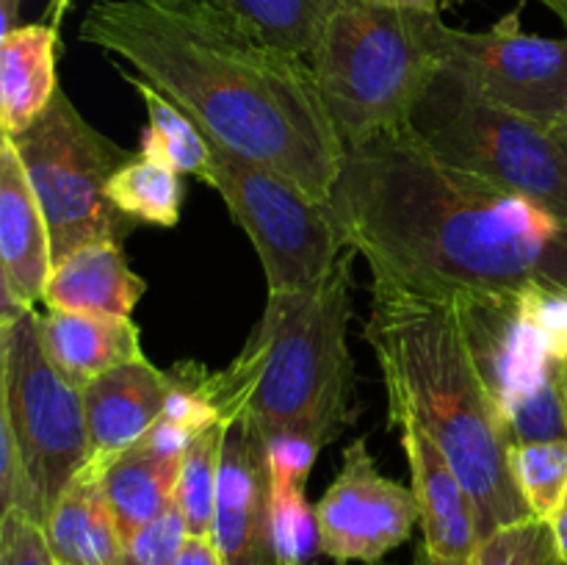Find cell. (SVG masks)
Returning <instances> with one entry per match:
<instances>
[{"mask_svg":"<svg viewBox=\"0 0 567 565\" xmlns=\"http://www.w3.org/2000/svg\"><path fill=\"white\" fill-rule=\"evenodd\" d=\"M327 210L371 277L463 302L567 286V222L437 158L413 131L349 144Z\"/></svg>","mask_w":567,"mask_h":565,"instance_id":"6da1fadb","label":"cell"},{"mask_svg":"<svg viewBox=\"0 0 567 565\" xmlns=\"http://www.w3.org/2000/svg\"><path fill=\"white\" fill-rule=\"evenodd\" d=\"M78 33L127 61L216 144L330 203L347 144L305 55L260 42L205 0H94Z\"/></svg>","mask_w":567,"mask_h":565,"instance_id":"7a4b0ae2","label":"cell"},{"mask_svg":"<svg viewBox=\"0 0 567 565\" xmlns=\"http://www.w3.org/2000/svg\"><path fill=\"white\" fill-rule=\"evenodd\" d=\"M363 338L385 386L388 427L419 424L437 443L474 499L482 541L535 518L509 469L507 430L476 366L460 299L371 277Z\"/></svg>","mask_w":567,"mask_h":565,"instance_id":"3957f363","label":"cell"},{"mask_svg":"<svg viewBox=\"0 0 567 565\" xmlns=\"http://www.w3.org/2000/svg\"><path fill=\"white\" fill-rule=\"evenodd\" d=\"M349 247L324 282L308 291L269 294L264 316L221 377L227 424L249 421L258 432L293 430L324 443L354 419V360Z\"/></svg>","mask_w":567,"mask_h":565,"instance_id":"277c9868","label":"cell"},{"mask_svg":"<svg viewBox=\"0 0 567 565\" xmlns=\"http://www.w3.org/2000/svg\"><path fill=\"white\" fill-rule=\"evenodd\" d=\"M424 11L343 0L308 55L341 142L408 131L441 64L426 44Z\"/></svg>","mask_w":567,"mask_h":565,"instance_id":"5b68a950","label":"cell"},{"mask_svg":"<svg viewBox=\"0 0 567 565\" xmlns=\"http://www.w3.org/2000/svg\"><path fill=\"white\" fill-rule=\"evenodd\" d=\"M410 131L446 164L524 194L567 222V138L554 127L493 105L437 70Z\"/></svg>","mask_w":567,"mask_h":565,"instance_id":"8992f818","label":"cell"},{"mask_svg":"<svg viewBox=\"0 0 567 565\" xmlns=\"http://www.w3.org/2000/svg\"><path fill=\"white\" fill-rule=\"evenodd\" d=\"M37 308L3 305L0 321V430L14 441L33 482L44 524L92 460L83 391L44 349Z\"/></svg>","mask_w":567,"mask_h":565,"instance_id":"52a82bcc","label":"cell"},{"mask_svg":"<svg viewBox=\"0 0 567 565\" xmlns=\"http://www.w3.org/2000/svg\"><path fill=\"white\" fill-rule=\"evenodd\" d=\"M11 142L48 219L53 266L92 242L122 244L138 225L109 199V181L133 153L89 125L64 89Z\"/></svg>","mask_w":567,"mask_h":565,"instance_id":"ba28073f","label":"cell"},{"mask_svg":"<svg viewBox=\"0 0 567 565\" xmlns=\"http://www.w3.org/2000/svg\"><path fill=\"white\" fill-rule=\"evenodd\" d=\"M205 183L221 194L233 222L252 242L269 294L316 288L347 255L349 247L327 205L310 199L288 177L230 153L214 138Z\"/></svg>","mask_w":567,"mask_h":565,"instance_id":"9c48e42d","label":"cell"},{"mask_svg":"<svg viewBox=\"0 0 567 565\" xmlns=\"http://www.w3.org/2000/svg\"><path fill=\"white\" fill-rule=\"evenodd\" d=\"M426 44L441 64L493 105L557 127L567 114V39L520 28L518 11L487 31H460L426 14Z\"/></svg>","mask_w":567,"mask_h":565,"instance_id":"30bf717a","label":"cell"},{"mask_svg":"<svg viewBox=\"0 0 567 565\" xmlns=\"http://www.w3.org/2000/svg\"><path fill=\"white\" fill-rule=\"evenodd\" d=\"M316 515L321 548L341 565L380 563L421 521L413 487L382 474L365 438L343 449L341 471L316 504Z\"/></svg>","mask_w":567,"mask_h":565,"instance_id":"8fae6325","label":"cell"},{"mask_svg":"<svg viewBox=\"0 0 567 565\" xmlns=\"http://www.w3.org/2000/svg\"><path fill=\"white\" fill-rule=\"evenodd\" d=\"M210 537L227 565H277L269 463L264 438L249 421L227 430Z\"/></svg>","mask_w":567,"mask_h":565,"instance_id":"7c38bea8","label":"cell"},{"mask_svg":"<svg viewBox=\"0 0 567 565\" xmlns=\"http://www.w3.org/2000/svg\"><path fill=\"white\" fill-rule=\"evenodd\" d=\"M399 432L421 510V546L446 565H474L482 543L474 499L446 454L419 424H404Z\"/></svg>","mask_w":567,"mask_h":565,"instance_id":"4fadbf2b","label":"cell"},{"mask_svg":"<svg viewBox=\"0 0 567 565\" xmlns=\"http://www.w3.org/2000/svg\"><path fill=\"white\" fill-rule=\"evenodd\" d=\"M53 271L48 219L33 194L14 142L0 144V282L3 305L33 308L42 302Z\"/></svg>","mask_w":567,"mask_h":565,"instance_id":"5bb4252c","label":"cell"},{"mask_svg":"<svg viewBox=\"0 0 567 565\" xmlns=\"http://www.w3.org/2000/svg\"><path fill=\"white\" fill-rule=\"evenodd\" d=\"M169 388V371H161L147 358L105 371L83 386V408L92 441L89 463L105 471L120 454L136 446L164 415Z\"/></svg>","mask_w":567,"mask_h":565,"instance_id":"9a60e30c","label":"cell"},{"mask_svg":"<svg viewBox=\"0 0 567 565\" xmlns=\"http://www.w3.org/2000/svg\"><path fill=\"white\" fill-rule=\"evenodd\" d=\"M144 291L147 282L127 266L120 242H92L53 266L42 302L48 310L131 319Z\"/></svg>","mask_w":567,"mask_h":565,"instance_id":"2e32d148","label":"cell"},{"mask_svg":"<svg viewBox=\"0 0 567 565\" xmlns=\"http://www.w3.org/2000/svg\"><path fill=\"white\" fill-rule=\"evenodd\" d=\"M39 330L48 358L75 388L89 386L105 371L144 360L133 319L48 310L39 321Z\"/></svg>","mask_w":567,"mask_h":565,"instance_id":"e0dca14e","label":"cell"},{"mask_svg":"<svg viewBox=\"0 0 567 565\" xmlns=\"http://www.w3.org/2000/svg\"><path fill=\"white\" fill-rule=\"evenodd\" d=\"M59 28L50 22L17 25L0 39V127L20 136L48 111L59 92L55 81Z\"/></svg>","mask_w":567,"mask_h":565,"instance_id":"ac0fdd59","label":"cell"},{"mask_svg":"<svg viewBox=\"0 0 567 565\" xmlns=\"http://www.w3.org/2000/svg\"><path fill=\"white\" fill-rule=\"evenodd\" d=\"M59 565H122V543L103 491V469L89 463L44 524Z\"/></svg>","mask_w":567,"mask_h":565,"instance_id":"d6986e66","label":"cell"},{"mask_svg":"<svg viewBox=\"0 0 567 565\" xmlns=\"http://www.w3.org/2000/svg\"><path fill=\"white\" fill-rule=\"evenodd\" d=\"M181 463L183 458H161L136 443L103 471L105 502L125 546L175 504Z\"/></svg>","mask_w":567,"mask_h":565,"instance_id":"ffe728a7","label":"cell"},{"mask_svg":"<svg viewBox=\"0 0 567 565\" xmlns=\"http://www.w3.org/2000/svg\"><path fill=\"white\" fill-rule=\"evenodd\" d=\"M260 42L308 59L321 31L343 0H205Z\"/></svg>","mask_w":567,"mask_h":565,"instance_id":"44dd1931","label":"cell"},{"mask_svg":"<svg viewBox=\"0 0 567 565\" xmlns=\"http://www.w3.org/2000/svg\"><path fill=\"white\" fill-rule=\"evenodd\" d=\"M120 75L142 94L144 109H147V127L142 133V153L164 161V164H169L181 175H194L199 181H205V175L210 170V138L205 136L203 127L181 105H175L164 92H158L150 81L131 75L125 70H120Z\"/></svg>","mask_w":567,"mask_h":565,"instance_id":"7402d4cb","label":"cell"},{"mask_svg":"<svg viewBox=\"0 0 567 565\" xmlns=\"http://www.w3.org/2000/svg\"><path fill=\"white\" fill-rule=\"evenodd\" d=\"M109 199L133 222L175 227L181 222V172L147 153H138L109 181Z\"/></svg>","mask_w":567,"mask_h":565,"instance_id":"603a6c76","label":"cell"},{"mask_svg":"<svg viewBox=\"0 0 567 565\" xmlns=\"http://www.w3.org/2000/svg\"><path fill=\"white\" fill-rule=\"evenodd\" d=\"M233 424H216L199 432L186 449L181 476L175 487V504L183 513L192 537H210L216 515V491H219V463L227 430Z\"/></svg>","mask_w":567,"mask_h":565,"instance_id":"cb8c5ba5","label":"cell"},{"mask_svg":"<svg viewBox=\"0 0 567 565\" xmlns=\"http://www.w3.org/2000/svg\"><path fill=\"white\" fill-rule=\"evenodd\" d=\"M509 469L535 518L551 524L567 496V441L513 443Z\"/></svg>","mask_w":567,"mask_h":565,"instance_id":"d4e9b609","label":"cell"},{"mask_svg":"<svg viewBox=\"0 0 567 565\" xmlns=\"http://www.w3.org/2000/svg\"><path fill=\"white\" fill-rule=\"evenodd\" d=\"M271 530L277 565H316L324 554L319 515L305 499V487L271 482Z\"/></svg>","mask_w":567,"mask_h":565,"instance_id":"484cf974","label":"cell"},{"mask_svg":"<svg viewBox=\"0 0 567 565\" xmlns=\"http://www.w3.org/2000/svg\"><path fill=\"white\" fill-rule=\"evenodd\" d=\"M474 565H565L548 521L509 524L480 543Z\"/></svg>","mask_w":567,"mask_h":565,"instance_id":"4316f807","label":"cell"},{"mask_svg":"<svg viewBox=\"0 0 567 565\" xmlns=\"http://www.w3.org/2000/svg\"><path fill=\"white\" fill-rule=\"evenodd\" d=\"M520 310L543 338L548 355L567 369V286L535 282L520 294Z\"/></svg>","mask_w":567,"mask_h":565,"instance_id":"83f0119b","label":"cell"},{"mask_svg":"<svg viewBox=\"0 0 567 565\" xmlns=\"http://www.w3.org/2000/svg\"><path fill=\"white\" fill-rule=\"evenodd\" d=\"M266 449V463H269V476L275 485L305 487L308 476L313 471L316 458L321 452V443L305 432L277 430L260 432Z\"/></svg>","mask_w":567,"mask_h":565,"instance_id":"f1b7e54d","label":"cell"},{"mask_svg":"<svg viewBox=\"0 0 567 565\" xmlns=\"http://www.w3.org/2000/svg\"><path fill=\"white\" fill-rule=\"evenodd\" d=\"M0 565H59L44 524L22 510L0 515Z\"/></svg>","mask_w":567,"mask_h":565,"instance_id":"f546056e","label":"cell"},{"mask_svg":"<svg viewBox=\"0 0 567 565\" xmlns=\"http://www.w3.org/2000/svg\"><path fill=\"white\" fill-rule=\"evenodd\" d=\"M188 530L177 504H172L161 518L144 526L136 537L125 546L122 565H172L177 552L186 543Z\"/></svg>","mask_w":567,"mask_h":565,"instance_id":"4dcf8cb0","label":"cell"},{"mask_svg":"<svg viewBox=\"0 0 567 565\" xmlns=\"http://www.w3.org/2000/svg\"><path fill=\"white\" fill-rule=\"evenodd\" d=\"M172 565H227L216 548L214 537H186Z\"/></svg>","mask_w":567,"mask_h":565,"instance_id":"1f68e13d","label":"cell"},{"mask_svg":"<svg viewBox=\"0 0 567 565\" xmlns=\"http://www.w3.org/2000/svg\"><path fill=\"white\" fill-rule=\"evenodd\" d=\"M363 3L396 11H424V14H437V0H363Z\"/></svg>","mask_w":567,"mask_h":565,"instance_id":"d6a6232c","label":"cell"},{"mask_svg":"<svg viewBox=\"0 0 567 565\" xmlns=\"http://www.w3.org/2000/svg\"><path fill=\"white\" fill-rule=\"evenodd\" d=\"M551 530H554V541H557L559 557H563V563L567 565V496L563 507H559L557 515L551 518Z\"/></svg>","mask_w":567,"mask_h":565,"instance_id":"836d02e7","label":"cell"},{"mask_svg":"<svg viewBox=\"0 0 567 565\" xmlns=\"http://www.w3.org/2000/svg\"><path fill=\"white\" fill-rule=\"evenodd\" d=\"M72 9V0H50V6H48V22L53 28H59L61 25V20H64L66 17V11Z\"/></svg>","mask_w":567,"mask_h":565,"instance_id":"e575fe53","label":"cell"},{"mask_svg":"<svg viewBox=\"0 0 567 565\" xmlns=\"http://www.w3.org/2000/svg\"><path fill=\"white\" fill-rule=\"evenodd\" d=\"M17 3H20V0H3V33L11 31V28L20 25V22L14 20V17H17Z\"/></svg>","mask_w":567,"mask_h":565,"instance_id":"d590c367","label":"cell"},{"mask_svg":"<svg viewBox=\"0 0 567 565\" xmlns=\"http://www.w3.org/2000/svg\"><path fill=\"white\" fill-rule=\"evenodd\" d=\"M540 3H546L548 9H551L554 14H557L559 20H563V25H565V31H567V0H540Z\"/></svg>","mask_w":567,"mask_h":565,"instance_id":"8d00e7d4","label":"cell"},{"mask_svg":"<svg viewBox=\"0 0 567 565\" xmlns=\"http://www.w3.org/2000/svg\"><path fill=\"white\" fill-rule=\"evenodd\" d=\"M413 565H446V563H441V559L432 557V554L426 552L424 546H419V548H415V559H413Z\"/></svg>","mask_w":567,"mask_h":565,"instance_id":"74e56055","label":"cell"},{"mask_svg":"<svg viewBox=\"0 0 567 565\" xmlns=\"http://www.w3.org/2000/svg\"><path fill=\"white\" fill-rule=\"evenodd\" d=\"M554 131H557V133H563V136L567 138V114H565V120H563V122H559V125H557V127H554Z\"/></svg>","mask_w":567,"mask_h":565,"instance_id":"f35d334b","label":"cell"},{"mask_svg":"<svg viewBox=\"0 0 567 565\" xmlns=\"http://www.w3.org/2000/svg\"><path fill=\"white\" fill-rule=\"evenodd\" d=\"M565 393H567V369H565Z\"/></svg>","mask_w":567,"mask_h":565,"instance_id":"ab89813d","label":"cell"}]
</instances>
